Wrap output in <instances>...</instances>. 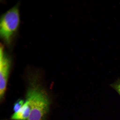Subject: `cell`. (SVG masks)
<instances>
[{
	"mask_svg": "<svg viewBox=\"0 0 120 120\" xmlns=\"http://www.w3.org/2000/svg\"><path fill=\"white\" fill-rule=\"evenodd\" d=\"M19 4H16L3 14L0 19V34L8 45L11 42L20 24Z\"/></svg>",
	"mask_w": 120,
	"mask_h": 120,
	"instance_id": "7a4b0ae2",
	"label": "cell"
},
{
	"mask_svg": "<svg viewBox=\"0 0 120 120\" xmlns=\"http://www.w3.org/2000/svg\"><path fill=\"white\" fill-rule=\"evenodd\" d=\"M110 86L115 90L120 96V79L118 78L113 83L111 84Z\"/></svg>",
	"mask_w": 120,
	"mask_h": 120,
	"instance_id": "8992f818",
	"label": "cell"
},
{
	"mask_svg": "<svg viewBox=\"0 0 120 120\" xmlns=\"http://www.w3.org/2000/svg\"><path fill=\"white\" fill-rule=\"evenodd\" d=\"M31 108L29 102L26 100L24 104L18 111L12 115L11 120H27L30 113Z\"/></svg>",
	"mask_w": 120,
	"mask_h": 120,
	"instance_id": "277c9868",
	"label": "cell"
},
{
	"mask_svg": "<svg viewBox=\"0 0 120 120\" xmlns=\"http://www.w3.org/2000/svg\"><path fill=\"white\" fill-rule=\"evenodd\" d=\"M11 60L4 50L3 45L0 49V98L4 97L11 67Z\"/></svg>",
	"mask_w": 120,
	"mask_h": 120,
	"instance_id": "3957f363",
	"label": "cell"
},
{
	"mask_svg": "<svg viewBox=\"0 0 120 120\" xmlns=\"http://www.w3.org/2000/svg\"><path fill=\"white\" fill-rule=\"evenodd\" d=\"M24 100L19 99L15 103L13 107V111L14 112L18 111L25 103Z\"/></svg>",
	"mask_w": 120,
	"mask_h": 120,
	"instance_id": "5b68a950",
	"label": "cell"
},
{
	"mask_svg": "<svg viewBox=\"0 0 120 120\" xmlns=\"http://www.w3.org/2000/svg\"><path fill=\"white\" fill-rule=\"evenodd\" d=\"M26 100L29 102L31 108L27 120H45L50 105L46 91L39 86L34 85L27 91Z\"/></svg>",
	"mask_w": 120,
	"mask_h": 120,
	"instance_id": "6da1fadb",
	"label": "cell"
}]
</instances>
